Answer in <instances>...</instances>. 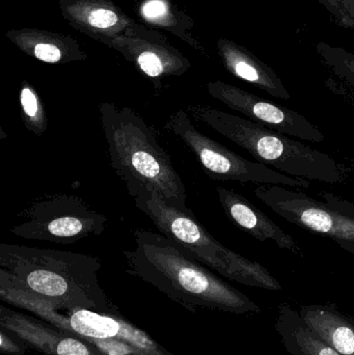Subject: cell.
Segmentation results:
<instances>
[{
	"label": "cell",
	"instance_id": "6da1fadb",
	"mask_svg": "<svg viewBox=\"0 0 354 355\" xmlns=\"http://www.w3.org/2000/svg\"><path fill=\"white\" fill-rule=\"evenodd\" d=\"M135 248L123 252L127 272L195 312L210 309L234 315L260 314L262 309L242 292L222 281L207 266L162 234L133 232Z\"/></svg>",
	"mask_w": 354,
	"mask_h": 355
},
{
	"label": "cell",
	"instance_id": "7a4b0ae2",
	"mask_svg": "<svg viewBox=\"0 0 354 355\" xmlns=\"http://www.w3.org/2000/svg\"><path fill=\"white\" fill-rule=\"evenodd\" d=\"M99 112L110 166L129 194L134 198L141 188H148L178 208L188 209L184 183L143 116L132 108L118 107L112 102H102Z\"/></svg>",
	"mask_w": 354,
	"mask_h": 355
},
{
	"label": "cell",
	"instance_id": "3957f363",
	"mask_svg": "<svg viewBox=\"0 0 354 355\" xmlns=\"http://www.w3.org/2000/svg\"><path fill=\"white\" fill-rule=\"evenodd\" d=\"M101 266L97 258L78 252L0 244V268L60 311L107 313L114 308L98 279Z\"/></svg>",
	"mask_w": 354,
	"mask_h": 355
},
{
	"label": "cell",
	"instance_id": "277c9868",
	"mask_svg": "<svg viewBox=\"0 0 354 355\" xmlns=\"http://www.w3.org/2000/svg\"><path fill=\"white\" fill-rule=\"evenodd\" d=\"M188 110L195 120L247 150L258 162L282 174L328 184L342 183L344 180L343 166L332 156L288 135L210 106L197 104L189 106Z\"/></svg>",
	"mask_w": 354,
	"mask_h": 355
},
{
	"label": "cell",
	"instance_id": "5b68a950",
	"mask_svg": "<svg viewBox=\"0 0 354 355\" xmlns=\"http://www.w3.org/2000/svg\"><path fill=\"white\" fill-rule=\"evenodd\" d=\"M135 206L145 213L162 235L208 268L242 285L280 291L278 279L260 263L226 248L195 218L191 209L178 208L155 190L141 188L134 196Z\"/></svg>",
	"mask_w": 354,
	"mask_h": 355
},
{
	"label": "cell",
	"instance_id": "8992f818",
	"mask_svg": "<svg viewBox=\"0 0 354 355\" xmlns=\"http://www.w3.org/2000/svg\"><path fill=\"white\" fill-rule=\"evenodd\" d=\"M255 194L276 214L308 231L328 237L354 254V204L330 192L324 200L283 185H258Z\"/></svg>",
	"mask_w": 354,
	"mask_h": 355
},
{
	"label": "cell",
	"instance_id": "52a82bcc",
	"mask_svg": "<svg viewBox=\"0 0 354 355\" xmlns=\"http://www.w3.org/2000/svg\"><path fill=\"white\" fill-rule=\"evenodd\" d=\"M24 219L10 233L28 240L71 244L103 233L107 217L91 210L80 196L58 193L33 200L19 214Z\"/></svg>",
	"mask_w": 354,
	"mask_h": 355
},
{
	"label": "cell",
	"instance_id": "ba28073f",
	"mask_svg": "<svg viewBox=\"0 0 354 355\" xmlns=\"http://www.w3.org/2000/svg\"><path fill=\"white\" fill-rule=\"evenodd\" d=\"M166 128L193 152L204 172L211 179L295 188L311 186L309 180L290 177L272 170L261 162H249L241 157L222 144L200 132L184 110L175 112L166 122Z\"/></svg>",
	"mask_w": 354,
	"mask_h": 355
},
{
	"label": "cell",
	"instance_id": "9c48e42d",
	"mask_svg": "<svg viewBox=\"0 0 354 355\" xmlns=\"http://www.w3.org/2000/svg\"><path fill=\"white\" fill-rule=\"evenodd\" d=\"M35 317L62 331L77 334L87 340H114L128 345L134 355H174L152 339L143 329L129 322L116 306L107 313L91 310L60 311L45 302Z\"/></svg>",
	"mask_w": 354,
	"mask_h": 355
},
{
	"label": "cell",
	"instance_id": "30bf717a",
	"mask_svg": "<svg viewBox=\"0 0 354 355\" xmlns=\"http://www.w3.org/2000/svg\"><path fill=\"white\" fill-rule=\"evenodd\" d=\"M105 46L122 54L157 91L161 89L162 79L182 76L191 68L188 58L170 45L162 31L137 21Z\"/></svg>",
	"mask_w": 354,
	"mask_h": 355
},
{
	"label": "cell",
	"instance_id": "8fae6325",
	"mask_svg": "<svg viewBox=\"0 0 354 355\" xmlns=\"http://www.w3.org/2000/svg\"><path fill=\"white\" fill-rule=\"evenodd\" d=\"M207 91L211 97L231 110L241 112L249 120L272 130L311 143L319 144L324 141V133L318 127L299 112L280 104L258 97L255 94L224 81L208 83Z\"/></svg>",
	"mask_w": 354,
	"mask_h": 355
},
{
	"label": "cell",
	"instance_id": "7c38bea8",
	"mask_svg": "<svg viewBox=\"0 0 354 355\" xmlns=\"http://www.w3.org/2000/svg\"><path fill=\"white\" fill-rule=\"evenodd\" d=\"M0 327L10 331L29 348L45 355H107L89 340L62 331L37 317L0 306Z\"/></svg>",
	"mask_w": 354,
	"mask_h": 355
},
{
	"label": "cell",
	"instance_id": "4fadbf2b",
	"mask_svg": "<svg viewBox=\"0 0 354 355\" xmlns=\"http://www.w3.org/2000/svg\"><path fill=\"white\" fill-rule=\"evenodd\" d=\"M58 8L70 26L104 45L135 22L112 0H58Z\"/></svg>",
	"mask_w": 354,
	"mask_h": 355
},
{
	"label": "cell",
	"instance_id": "5bb4252c",
	"mask_svg": "<svg viewBox=\"0 0 354 355\" xmlns=\"http://www.w3.org/2000/svg\"><path fill=\"white\" fill-rule=\"evenodd\" d=\"M220 205L231 223L238 229L253 236L260 241L272 240L281 248L290 250L293 254H299L297 242L286 232L283 231L274 221H272L263 211L255 206L234 190L218 187Z\"/></svg>",
	"mask_w": 354,
	"mask_h": 355
},
{
	"label": "cell",
	"instance_id": "9a60e30c",
	"mask_svg": "<svg viewBox=\"0 0 354 355\" xmlns=\"http://www.w3.org/2000/svg\"><path fill=\"white\" fill-rule=\"evenodd\" d=\"M216 50L226 70L278 99L289 100L290 93L272 67L249 51L247 48L227 37L216 41Z\"/></svg>",
	"mask_w": 354,
	"mask_h": 355
},
{
	"label": "cell",
	"instance_id": "2e32d148",
	"mask_svg": "<svg viewBox=\"0 0 354 355\" xmlns=\"http://www.w3.org/2000/svg\"><path fill=\"white\" fill-rule=\"evenodd\" d=\"M6 37L21 51L39 62L64 64L87 60V54L74 37L39 28L10 29Z\"/></svg>",
	"mask_w": 354,
	"mask_h": 355
},
{
	"label": "cell",
	"instance_id": "e0dca14e",
	"mask_svg": "<svg viewBox=\"0 0 354 355\" xmlns=\"http://www.w3.org/2000/svg\"><path fill=\"white\" fill-rule=\"evenodd\" d=\"M306 324L339 354L354 355V322L332 306L312 304L299 311Z\"/></svg>",
	"mask_w": 354,
	"mask_h": 355
},
{
	"label": "cell",
	"instance_id": "ac0fdd59",
	"mask_svg": "<svg viewBox=\"0 0 354 355\" xmlns=\"http://www.w3.org/2000/svg\"><path fill=\"white\" fill-rule=\"evenodd\" d=\"M274 327L290 355H342L310 329L299 311L288 304H281Z\"/></svg>",
	"mask_w": 354,
	"mask_h": 355
},
{
	"label": "cell",
	"instance_id": "d6986e66",
	"mask_svg": "<svg viewBox=\"0 0 354 355\" xmlns=\"http://www.w3.org/2000/svg\"><path fill=\"white\" fill-rule=\"evenodd\" d=\"M137 12L152 28L172 33L206 55L205 48L193 33L195 20L172 0H141Z\"/></svg>",
	"mask_w": 354,
	"mask_h": 355
},
{
	"label": "cell",
	"instance_id": "ffe728a7",
	"mask_svg": "<svg viewBox=\"0 0 354 355\" xmlns=\"http://www.w3.org/2000/svg\"><path fill=\"white\" fill-rule=\"evenodd\" d=\"M19 101L21 118L25 128L37 137H42L47 130L48 119L39 93L28 81H22L19 93Z\"/></svg>",
	"mask_w": 354,
	"mask_h": 355
},
{
	"label": "cell",
	"instance_id": "44dd1931",
	"mask_svg": "<svg viewBox=\"0 0 354 355\" xmlns=\"http://www.w3.org/2000/svg\"><path fill=\"white\" fill-rule=\"evenodd\" d=\"M316 51L322 62L336 76L354 87V54L344 48L335 47L326 42L316 46Z\"/></svg>",
	"mask_w": 354,
	"mask_h": 355
},
{
	"label": "cell",
	"instance_id": "7402d4cb",
	"mask_svg": "<svg viewBox=\"0 0 354 355\" xmlns=\"http://www.w3.org/2000/svg\"><path fill=\"white\" fill-rule=\"evenodd\" d=\"M334 17L337 24L354 29V0H317Z\"/></svg>",
	"mask_w": 354,
	"mask_h": 355
},
{
	"label": "cell",
	"instance_id": "603a6c76",
	"mask_svg": "<svg viewBox=\"0 0 354 355\" xmlns=\"http://www.w3.org/2000/svg\"><path fill=\"white\" fill-rule=\"evenodd\" d=\"M27 348H29L28 346L18 336L0 327V352L2 354L24 355Z\"/></svg>",
	"mask_w": 354,
	"mask_h": 355
}]
</instances>
